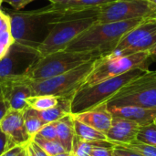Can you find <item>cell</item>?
Here are the masks:
<instances>
[{
	"instance_id": "obj_1",
	"label": "cell",
	"mask_w": 156,
	"mask_h": 156,
	"mask_svg": "<svg viewBox=\"0 0 156 156\" xmlns=\"http://www.w3.org/2000/svg\"><path fill=\"white\" fill-rule=\"evenodd\" d=\"M10 18L11 33L15 41L38 48L47 38L53 26L62 20L70 11L57 4H50L38 9L18 12L6 10Z\"/></svg>"
},
{
	"instance_id": "obj_2",
	"label": "cell",
	"mask_w": 156,
	"mask_h": 156,
	"mask_svg": "<svg viewBox=\"0 0 156 156\" xmlns=\"http://www.w3.org/2000/svg\"><path fill=\"white\" fill-rule=\"evenodd\" d=\"M143 20L133 19L112 23L96 22L76 37L66 48V50L89 52L99 56L108 55L115 49L122 37Z\"/></svg>"
},
{
	"instance_id": "obj_3",
	"label": "cell",
	"mask_w": 156,
	"mask_h": 156,
	"mask_svg": "<svg viewBox=\"0 0 156 156\" xmlns=\"http://www.w3.org/2000/svg\"><path fill=\"white\" fill-rule=\"evenodd\" d=\"M99 8L80 12H70L62 20L57 22L47 38L38 46L41 57L66 48L80 34L97 22Z\"/></svg>"
},
{
	"instance_id": "obj_4",
	"label": "cell",
	"mask_w": 156,
	"mask_h": 156,
	"mask_svg": "<svg viewBox=\"0 0 156 156\" xmlns=\"http://www.w3.org/2000/svg\"><path fill=\"white\" fill-rule=\"evenodd\" d=\"M147 70H149L148 68H137L94 85L80 87L70 100L71 115H76L101 104L107 103L123 86Z\"/></svg>"
},
{
	"instance_id": "obj_5",
	"label": "cell",
	"mask_w": 156,
	"mask_h": 156,
	"mask_svg": "<svg viewBox=\"0 0 156 156\" xmlns=\"http://www.w3.org/2000/svg\"><path fill=\"white\" fill-rule=\"evenodd\" d=\"M97 58L52 78L37 80L27 79L28 84L34 95H52L71 100V97L84 84L87 77L93 69Z\"/></svg>"
},
{
	"instance_id": "obj_6",
	"label": "cell",
	"mask_w": 156,
	"mask_h": 156,
	"mask_svg": "<svg viewBox=\"0 0 156 156\" xmlns=\"http://www.w3.org/2000/svg\"><path fill=\"white\" fill-rule=\"evenodd\" d=\"M94 53L60 50L41 57L29 69L27 78L29 80H45L68 72L88 61L100 58Z\"/></svg>"
},
{
	"instance_id": "obj_7",
	"label": "cell",
	"mask_w": 156,
	"mask_h": 156,
	"mask_svg": "<svg viewBox=\"0 0 156 156\" xmlns=\"http://www.w3.org/2000/svg\"><path fill=\"white\" fill-rule=\"evenodd\" d=\"M150 59L149 52H139L125 56H117L110 53L101 56L97 58L93 69L82 86H91L137 68H148Z\"/></svg>"
},
{
	"instance_id": "obj_8",
	"label": "cell",
	"mask_w": 156,
	"mask_h": 156,
	"mask_svg": "<svg viewBox=\"0 0 156 156\" xmlns=\"http://www.w3.org/2000/svg\"><path fill=\"white\" fill-rule=\"evenodd\" d=\"M108 106H138L156 109V70H147L123 86Z\"/></svg>"
},
{
	"instance_id": "obj_9",
	"label": "cell",
	"mask_w": 156,
	"mask_h": 156,
	"mask_svg": "<svg viewBox=\"0 0 156 156\" xmlns=\"http://www.w3.org/2000/svg\"><path fill=\"white\" fill-rule=\"evenodd\" d=\"M156 17V10L147 0H116L100 7L97 23H112Z\"/></svg>"
},
{
	"instance_id": "obj_10",
	"label": "cell",
	"mask_w": 156,
	"mask_h": 156,
	"mask_svg": "<svg viewBox=\"0 0 156 156\" xmlns=\"http://www.w3.org/2000/svg\"><path fill=\"white\" fill-rule=\"evenodd\" d=\"M40 58L41 55L37 48L14 41L6 54L0 59V80L26 77Z\"/></svg>"
},
{
	"instance_id": "obj_11",
	"label": "cell",
	"mask_w": 156,
	"mask_h": 156,
	"mask_svg": "<svg viewBox=\"0 0 156 156\" xmlns=\"http://www.w3.org/2000/svg\"><path fill=\"white\" fill-rule=\"evenodd\" d=\"M155 45L156 17H149L128 31L112 54L125 56L139 52H149Z\"/></svg>"
},
{
	"instance_id": "obj_12",
	"label": "cell",
	"mask_w": 156,
	"mask_h": 156,
	"mask_svg": "<svg viewBox=\"0 0 156 156\" xmlns=\"http://www.w3.org/2000/svg\"><path fill=\"white\" fill-rule=\"evenodd\" d=\"M3 99L6 101L10 110L24 111L27 105L26 101L34 95L28 84L27 77L9 78L0 80Z\"/></svg>"
},
{
	"instance_id": "obj_13",
	"label": "cell",
	"mask_w": 156,
	"mask_h": 156,
	"mask_svg": "<svg viewBox=\"0 0 156 156\" xmlns=\"http://www.w3.org/2000/svg\"><path fill=\"white\" fill-rule=\"evenodd\" d=\"M0 129L6 137L8 149L17 145H27L31 140L25 126L22 111L9 110L0 122Z\"/></svg>"
},
{
	"instance_id": "obj_14",
	"label": "cell",
	"mask_w": 156,
	"mask_h": 156,
	"mask_svg": "<svg viewBox=\"0 0 156 156\" xmlns=\"http://www.w3.org/2000/svg\"><path fill=\"white\" fill-rule=\"evenodd\" d=\"M139 127L137 123L129 120L112 117V125L105 135L107 140L115 146L130 144L136 140Z\"/></svg>"
},
{
	"instance_id": "obj_15",
	"label": "cell",
	"mask_w": 156,
	"mask_h": 156,
	"mask_svg": "<svg viewBox=\"0 0 156 156\" xmlns=\"http://www.w3.org/2000/svg\"><path fill=\"white\" fill-rule=\"evenodd\" d=\"M112 117L123 118L137 123L140 127L154 122L156 109L138 106H108Z\"/></svg>"
},
{
	"instance_id": "obj_16",
	"label": "cell",
	"mask_w": 156,
	"mask_h": 156,
	"mask_svg": "<svg viewBox=\"0 0 156 156\" xmlns=\"http://www.w3.org/2000/svg\"><path fill=\"white\" fill-rule=\"evenodd\" d=\"M72 116L80 122L103 133L108 132L112 122V115L108 109L107 103L101 104L95 108Z\"/></svg>"
},
{
	"instance_id": "obj_17",
	"label": "cell",
	"mask_w": 156,
	"mask_h": 156,
	"mask_svg": "<svg viewBox=\"0 0 156 156\" xmlns=\"http://www.w3.org/2000/svg\"><path fill=\"white\" fill-rule=\"evenodd\" d=\"M56 129L58 141L66 152L71 153L73 141L76 136L73 123V116L69 114L58 121L56 122Z\"/></svg>"
},
{
	"instance_id": "obj_18",
	"label": "cell",
	"mask_w": 156,
	"mask_h": 156,
	"mask_svg": "<svg viewBox=\"0 0 156 156\" xmlns=\"http://www.w3.org/2000/svg\"><path fill=\"white\" fill-rule=\"evenodd\" d=\"M37 112L38 116L46 124L50 122H55L71 114V101L70 99L59 98L58 102L56 106L45 111H41V112L37 111Z\"/></svg>"
},
{
	"instance_id": "obj_19",
	"label": "cell",
	"mask_w": 156,
	"mask_h": 156,
	"mask_svg": "<svg viewBox=\"0 0 156 156\" xmlns=\"http://www.w3.org/2000/svg\"><path fill=\"white\" fill-rule=\"evenodd\" d=\"M52 4H57L60 7L70 11L80 12L99 8L106 4L112 3L116 0H48Z\"/></svg>"
},
{
	"instance_id": "obj_20",
	"label": "cell",
	"mask_w": 156,
	"mask_h": 156,
	"mask_svg": "<svg viewBox=\"0 0 156 156\" xmlns=\"http://www.w3.org/2000/svg\"><path fill=\"white\" fill-rule=\"evenodd\" d=\"M14 41L11 33L9 16L0 9V59H2L6 54Z\"/></svg>"
},
{
	"instance_id": "obj_21",
	"label": "cell",
	"mask_w": 156,
	"mask_h": 156,
	"mask_svg": "<svg viewBox=\"0 0 156 156\" xmlns=\"http://www.w3.org/2000/svg\"><path fill=\"white\" fill-rule=\"evenodd\" d=\"M73 123L76 136L85 142H97V141H108L105 133L80 122L73 117Z\"/></svg>"
},
{
	"instance_id": "obj_22",
	"label": "cell",
	"mask_w": 156,
	"mask_h": 156,
	"mask_svg": "<svg viewBox=\"0 0 156 156\" xmlns=\"http://www.w3.org/2000/svg\"><path fill=\"white\" fill-rule=\"evenodd\" d=\"M115 145L109 141H97V142H85L75 136L71 153L75 156H90L91 151L94 147H114Z\"/></svg>"
},
{
	"instance_id": "obj_23",
	"label": "cell",
	"mask_w": 156,
	"mask_h": 156,
	"mask_svg": "<svg viewBox=\"0 0 156 156\" xmlns=\"http://www.w3.org/2000/svg\"><path fill=\"white\" fill-rule=\"evenodd\" d=\"M23 117H24V122H25L27 132L28 135L31 137V139L46 124L38 116L37 112L29 107H27L23 111Z\"/></svg>"
},
{
	"instance_id": "obj_24",
	"label": "cell",
	"mask_w": 156,
	"mask_h": 156,
	"mask_svg": "<svg viewBox=\"0 0 156 156\" xmlns=\"http://www.w3.org/2000/svg\"><path fill=\"white\" fill-rule=\"evenodd\" d=\"M58 97L52 95H33L27 99V107L41 112L56 106L58 102Z\"/></svg>"
},
{
	"instance_id": "obj_25",
	"label": "cell",
	"mask_w": 156,
	"mask_h": 156,
	"mask_svg": "<svg viewBox=\"0 0 156 156\" xmlns=\"http://www.w3.org/2000/svg\"><path fill=\"white\" fill-rule=\"evenodd\" d=\"M31 140L33 142H35L48 156H54L58 154L66 152L58 141L46 140L41 137H38L37 135H35Z\"/></svg>"
},
{
	"instance_id": "obj_26",
	"label": "cell",
	"mask_w": 156,
	"mask_h": 156,
	"mask_svg": "<svg viewBox=\"0 0 156 156\" xmlns=\"http://www.w3.org/2000/svg\"><path fill=\"white\" fill-rule=\"evenodd\" d=\"M116 146L130 150V151L134 152L142 156H156V146L149 145V144L141 143L136 140L130 144H120V145H116Z\"/></svg>"
},
{
	"instance_id": "obj_27",
	"label": "cell",
	"mask_w": 156,
	"mask_h": 156,
	"mask_svg": "<svg viewBox=\"0 0 156 156\" xmlns=\"http://www.w3.org/2000/svg\"><path fill=\"white\" fill-rule=\"evenodd\" d=\"M136 141L156 146V125L154 122L139 127Z\"/></svg>"
},
{
	"instance_id": "obj_28",
	"label": "cell",
	"mask_w": 156,
	"mask_h": 156,
	"mask_svg": "<svg viewBox=\"0 0 156 156\" xmlns=\"http://www.w3.org/2000/svg\"><path fill=\"white\" fill-rule=\"evenodd\" d=\"M56 122H50L45 124L40 131L36 134L38 137H41L46 140H50V141H58L57 137V129H56Z\"/></svg>"
},
{
	"instance_id": "obj_29",
	"label": "cell",
	"mask_w": 156,
	"mask_h": 156,
	"mask_svg": "<svg viewBox=\"0 0 156 156\" xmlns=\"http://www.w3.org/2000/svg\"><path fill=\"white\" fill-rule=\"evenodd\" d=\"M28 156H48L35 142L30 140L26 146Z\"/></svg>"
},
{
	"instance_id": "obj_30",
	"label": "cell",
	"mask_w": 156,
	"mask_h": 156,
	"mask_svg": "<svg viewBox=\"0 0 156 156\" xmlns=\"http://www.w3.org/2000/svg\"><path fill=\"white\" fill-rule=\"evenodd\" d=\"M27 145H17L5 150L0 156H27Z\"/></svg>"
},
{
	"instance_id": "obj_31",
	"label": "cell",
	"mask_w": 156,
	"mask_h": 156,
	"mask_svg": "<svg viewBox=\"0 0 156 156\" xmlns=\"http://www.w3.org/2000/svg\"><path fill=\"white\" fill-rule=\"evenodd\" d=\"M114 147H94L90 156H113Z\"/></svg>"
},
{
	"instance_id": "obj_32",
	"label": "cell",
	"mask_w": 156,
	"mask_h": 156,
	"mask_svg": "<svg viewBox=\"0 0 156 156\" xmlns=\"http://www.w3.org/2000/svg\"><path fill=\"white\" fill-rule=\"evenodd\" d=\"M33 1H35V0H3V2L9 4L16 11L21 10L27 5H28L29 3H31Z\"/></svg>"
},
{
	"instance_id": "obj_33",
	"label": "cell",
	"mask_w": 156,
	"mask_h": 156,
	"mask_svg": "<svg viewBox=\"0 0 156 156\" xmlns=\"http://www.w3.org/2000/svg\"><path fill=\"white\" fill-rule=\"evenodd\" d=\"M113 156H142L134 152H132L130 150L119 147V146H114L113 149Z\"/></svg>"
},
{
	"instance_id": "obj_34",
	"label": "cell",
	"mask_w": 156,
	"mask_h": 156,
	"mask_svg": "<svg viewBox=\"0 0 156 156\" xmlns=\"http://www.w3.org/2000/svg\"><path fill=\"white\" fill-rule=\"evenodd\" d=\"M9 106L4 99H0V122L5 116L7 112L9 111Z\"/></svg>"
},
{
	"instance_id": "obj_35",
	"label": "cell",
	"mask_w": 156,
	"mask_h": 156,
	"mask_svg": "<svg viewBox=\"0 0 156 156\" xmlns=\"http://www.w3.org/2000/svg\"><path fill=\"white\" fill-rule=\"evenodd\" d=\"M7 149H8V145H7L6 137L0 129V155Z\"/></svg>"
},
{
	"instance_id": "obj_36",
	"label": "cell",
	"mask_w": 156,
	"mask_h": 156,
	"mask_svg": "<svg viewBox=\"0 0 156 156\" xmlns=\"http://www.w3.org/2000/svg\"><path fill=\"white\" fill-rule=\"evenodd\" d=\"M150 56H151V59H154L156 60V45L149 51Z\"/></svg>"
},
{
	"instance_id": "obj_37",
	"label": "cell",
	"mask_w": 156,
	"mask_h": 156,
	"mask_svg": "<svg viewBox=\"0 0 156 156\" xmlns=\"http://www.w3.org/2000/svg\"><path fill=\"white\" fill-rule=\"evenodd\" d=\"M148 3L156 10V0H147Z\"/></svg>"
},
{
	"instance_id": "obj_38",
	"label": "cell",
	"mask_w": 156,
	"mask_h": 156,
	"mask_svg": "<svg viewBox=\"0 0 156 156\" xmlns=\"http://www.w3.org/2000/svg\"><path fill=\"white\" fill-rule=\"evenodd\" d=\"M70 153H68V152H63V153H60V154H58L54 156H69Z\"/></svg>"
},
{
	"instance_id": "obj_39",
	"label": "cell",
	"mask_w": 156,
	"mask_h": 156,
	"mask_svg": "<svg viewBox=\"0 0 156 156\" xmlns=\"http://www.w3.org/2000/svg\"><path fill=\"white\" fill-rule=\"evenodd\" d=\"M0 99H3V92H2V86L0 83Z\"/></svg>"
},
{
	"instance_id": "obj_40",
	"label": "cell",
	"mask_w": 156,
	"mask_h": 156,
	"mask_svg": "<svg viewBox=\"0 0 156 156\" xmlns=\"http://www.w3.org/2000/svg\"><path fill=\"white\" fill-rule=\"evenodd\" d=\"M2 3H3V0H0V9H1V5H2Z\"/></svg>"
},
{
	"instance_id": "obj_41",
	"label": "cell",
	"mask_w": 156,
	"mask_h": 156,
	"mask_svg": "<svg viewBox=\"0 0 156 156\" xmlns=\"http://www.w3.org/2000/svg\"><path fill=\"white\" fill-rule=\"evenodd\" d=\"M69 156H75V155H74V154H73L72 153H70V154H69Z\"/></svg>"
},
{
	"instance_id": "obj_42",
	"label": "cell",
	"mask_w": 156,
	"mask_h": 156,
	"mask_svg": "<svg viewBox=\"0 0 156 156\" xmlns=\"http://www.w3.org/2000/svg\"><path fill=\"white\" fill-rule=\"evenodd\" d=\"M154 123H155V125H156V119L154 120Z\"/></svg>"
},
{
	"instance_id": "obj_43",
	"label": "cell",
	"mask_w": 156,
	"mask_h": 156,
	"mask_svg": "<svg viewBox=\"0 0 156 156\" xmlns=\"http://www.w3.org/2000/svg\"><path fill=\"white\" fill-rule=\"evenodd\" d=\"M27 156H28V155H27Z\"/></svg>"
}]
</instances>
